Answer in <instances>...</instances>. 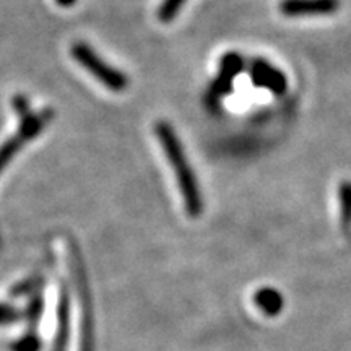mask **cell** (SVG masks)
Returning <instances> with one entry per match:
<instances>
[{
    "mask_svg": "<svg viewBox=\"0 0 351 351\" xmlns=\"http://www.w3.org/2000/svg\"><path fill=\"white\" fill-rule=\"evenodd\" d=\"M70 56L73 57L77 64H80L88 73H91L96 80L103 83L104 86L114 91V93H121L124 91L129 80L121 70L114 69L108 62H104L101 57L96 54L93 47H90L85 43H75L70 47Z\"/></svg>",
    "mask_w": 351,
    "mask_h": 351,
    "instance_id": "3957f363",
    "label": "cell"
},
{
    "mask_svg": "<svg viewBox=\"0 0 351 351\" xmlns=\"http://www.w3.org/2000/svg\"><path fill=\"white\" fill-rule=\"evenodd\" d=\"M82 298L78 293H73L72 301H70V326H69V350L67 351H85V326H83V306Z\"/></svg>",
    "mask_w": 351,
    "mask_h": 351,
    "instance_id": "5b68a950",
    "label": "cell"
},
{
    "mask_svg": "<svg viewBox=\"0 0 351 351\" xmlns=\"http://www.w3.org/2000/svg\"><path fill=\"white\" fill-rule=\"evenodd\" d=\"M339 7V0H283L280 3V10L287 16L330 15Z\"/></svg>",
    "mask_w": 351,
    "mask_h": 351,
    "instance_id": "277c9868",
    "label": "cell"
},
{
    "mask_svg": "<svg viewBox=\"0 0 351 351\" xmlns=\"http://www.w3.org/2000/svg\"><path fill=\"white\" fill-rule=\"evenodd\" d=\"M13 108H15L20 117V127L16 130V135H12V137H8L5 142L0 145V173L5 169V166L10 163L12 158H15L16 153L26 143L32 142L33 138H36L41 134L44 127L49 124L52 119V112L47 111V109L38 114L29 112L28 101L23 96H16L13 99Z\"/></svg>",
    "mask_w": 351,
    "mask_h": 351,
    "instance_id": "7a4b0ae2",
    "label": "cell"
},
{
    "mask_svg": "<svg viewBox=\"0 0 351 351\" xmlns=\"http://www.w3.org/2000/svg\"><path fill=\"white\" fill-rule=\"evenodd\" d=\"M340 200H341V217H343L345 225H348L351 219V184H343V186H341Z\"/></svg>",
    "mask_w": 351,
    "mask_h": 351,
    "instance_id": "ba28073f",
    "label": "cell"
},
{
    "mask_svg": "<svg viewBox=\"0 0 351 351\" xmlns=\"http://www.w3.org/2000/svg\"><path fill=\"white\" fill-rule=\"evenodd\" d=\"M184 3H186V0H163L160 12H158V16H160L161 21L168 23V21H171L178 15Z\"/></svg>",
    "mask_w": 351,
    "mask_h": 351,
    "instance_id": "52a82bcc",
    "label": "cell"
},
{
    "mask_svg": "<svg viewBox=\"0 0 351 351\" xmlns=\"http://www.w3.org/2000/svg\"><path fill=\"white\" fill-rule=\"evenodd\" d=\"M75 2H77V0H56L57 5L64 7V8H69V7L75 5Z\"/></svg>",
    "mask_w": 351,
    "mask_h": 351,
    "instance_id": "9c48e42d",
    "label": "cell"
},
{
    "mask_svg": "<svg viewBox=\"0 0 351 351\" xmlns=\"http://www.w3.org/2000/svg\"><path fill=\"white\" fill-rule=\"evenodd\" d=\"M155 132L160 138L161 147L168 161L173 166L176 179H178V186L181 189V194L186 204V210L191 217H199L202 212V195L199 184H197V178L192 173L191 165H189L186 153L181 142H179L178 135L173 127L166 122H158L155 127Z\"/></svg>",
    "mask_w": 351,
    "mask_h": 351,
    "instance_id": "6da1fadb",
    "label": "cell"
},
{
    "mask_svg": "<svg viewBox=\"0 0 351 351\" xmlns=\"http://www.w3.org/2000/svg\"><path fill=\"white\" fill-rule=\"evenodd\" d=\"M252 78L256 85L270 88V90L275 91L276 95H282L288 86V83L285 80L282 73L276 69L270 67V64H267L265 60H257V62L254 64Z\"/></svg>",
    "mask_w": 351,
    "mask_h": 351,
    "instance_id": "8992f818",
    "label": "cell"
}]
</instances>
